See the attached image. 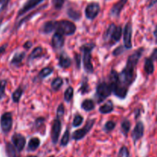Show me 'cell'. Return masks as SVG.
Listing matches in <instances>:
<instances>
[{"instance_id": "6da1fadb", "label": "cell", "mask_w": 157, "mask_h": 157, "mask_svg": "<svg viewBox=\"0 0 157 157\" xmlns=\"http://www.w3.org/2000/svg\"><path fill=\"white\" fill-rule=\"evenodd\" d=\"M144 48H140L127 58V64L121 73L111 70L110 74V84L112 92L120 99H125L128 93L129 87L136 78V69L140 58L144 52Z\"/></svg>"}, {"instance_id": "7a4b0ae2", "label": "cell", "mask_w": 157, "mask_h": 157, "mask_svg": "<svg viewBox=\"0 0 157 157\" xmlns=\"http://www.w3.org/2000/svg\"><path fill=\"white\" fill-rule=\"evenodd\" d=\"M95 47L94 43H87L81 46V49L83 52V65L84 69L87 73H93L94 66L92 64L91 52Z\"/></svg>"}, {"instance_id": "3957f363", "label": "cell", "mask_w": 157, "mask_h": 157, "mask_svg": "<svg viewBox=\"0 0 157 157\" xmlns=\"http://www.w3.org/2000/svg\"><path fill=\"white\" fill-rule=\"evenodd\" d=\"M54 30L63 35H72L76 32L77 27L75 23L68 20H60L53 21Z\"/></svg>"}, {"instance_id": "277c9868", "label": "cell", "mask_w": 157, "mask_h": 157, "mask_svg": "<svg viewBox=\"0 0 157 157\" xmlns=\"http://www.w3.org/2000/svg\"><path fill=\"white\" fill-rule=\"evenodd\" d=\"M112 88L110 83H107L106 82L99 83L98 86H97L96 94H95V98H96L97 103H102L107 97L110 96Z\"/></svg>"}, {"instance_id": "5b68a950", "label": "cell", "mask_w": 157, "mask_h": 157, "mask_svg": "<svg viewBox=\"0 0 157 157\" xmlns=\"http://www.w3.org/2000/svg\"><path fill=\"white\" fill-rule=\"evenodd\" d=\"M95 123V119H88L86 123V124L84 125V127L82 129H77L75 132L72 133V139L74 140H81L91 130V129L93 128L94 125Z\"/></svg>"}, {"instance_id": "8992f818", "label": "cell", "mask_w": 157, "mask_h": 157, "mask_svg": "<svg viewBox=\"0 0 157 157\" xmlns=\"http://www.w3.org/2000/svg\"><path fill=\"white\" fill-rule=\"evenodd\" d=\"M12 122H13V119H12V115L11 112H6L2 115L0 124H1L2 131L5 134L9 133L11 131L12 127Z\"/></svg>"}, {"instance_id": "52a82bcc", "label": "cell", "mask_w": 157, "mask_h": 157, "mask_svg": "<svg viewBox=\"0 0 157 157\" xmlns=\"http://www.w3.org/2000/svg\"><path fill=\"white\" fill-rule=\"evenodd\" d=\"M101 11V7L98 2H90L85 8V16L87 19L93 20L96 18Z\"/></svg>"}, {"instance_id": "ba28073f", "label": "cell", "mask_w": 157, "mask_h": 157, "mask_svg": "<svg viewBox=\"0 0 157 157\" xmlns=\"http://www.w3.org/2000/svg\"><path fill=\"white\" fill-rule=\"evenodd\" d=\"M44 1V0H28V1L23 5L22 7L19 9V11H18V15H17V18H19V17L22 16L23 15H25V13L29 12V11H31L32 9L37 7L38 5L41 4V3Z\"/></svg>"}, {"instance_id": "9c48e42d", "label": "cell", "mask_w": 157, "mask_h": 157, "mask_svg": "<svg viewBox=\"0 0 157 157\" xmlns=\"http://www.w3.org/2000/svg\"><path fill=\"white\" fill-rule=\"evenodd\" d=\"M61 130V122L60 119L56 118L53 121L52 126V132H51V137H52V143L54 144L58 143L59 139V135Z\"/></svg>"}, {"instance_id": "30bf717a", "label": "cell", "mask_w": 157, "mask_h": 157, "mask_svg": "<svg viewBox=\"0 0 157 157\" xmlns=\"http://www.w3.org/2000/svg\"><path fill=\"white\" fill-rule=\"evenodd\" d=\"M132 33H133V27H132L131 22H129L126 24L124 32V43L125 49H130L133 46L131 41Z\"/></svg>"}, {"instance_id": "8fae6325", "label": "cell", "mask_w": 157, "mask_h": 157, "mask_svg": "<svg viewBox=\"0 0 157 157\" xmlns=\"http://www.w3.org/2000/svg\"><path fill=\"white\" fill-rule=\"evenodd\" d=\"M12 141L14 146L18 152H21L25 148L26 143V139L24 135L20 133H15L12 136Z\"/></svg>"}, {"instance_id": "7c38bea8", "label": "cell", "mask_w": 157, "mask_h": 157, "mask_svg": "<svg viewBox=\"0 0 157 157\" xmlns=\"http://www.w3.org/2000/svg\"><path fill=\"white\" fill-rule=\"evenodd\" d=\"M144 125L142 122H137L136 125L135 126L133 132H132V138L135 143L140 139L144 136Z\"/></svg>"}, {"instance_id": "4fadbf2b", "label": "cell", "mask_w": 157, "mask_h": 157, "mask_svg": "<svg viewBox=\"0 0 157 157\" xmlns=\"http://www.w3.org/2000/svg\"><path fill=\"white\" fill-rule=\"evenodd\" d=\"M128 0H119L117 3H115L113 6H112L111 9L110 11V15L112 17H118L121 15V11L123 10L125 5L127 4Z\"/></svg>"}, {"instance_id": "5bb4252c", "label": "cell", "mask_w": 157, "mask_h": 157, "mask_svg": "<svg viewBox=\"0 0 157 157\" xmlns=\"http://www.w3.org/2000/svg\"><path fill=\"white\" fill-rule=\"evenodd\" d=\"M64 44V38L62 34L56 32L52 38V45L54 49H58L63 47Z\"/></svg>"}, {"instance_id": "9a60e30c", "label": "cell", "mask_w": 157, "mask_h": 157, "mask_svg": "<svg viewBox=\"0 0 157 157\" xmlns=\"http://www.w3.org/2000/svg\"><path fill=\"white\" fill-rule=\"evenodd\" d=\"M58 64H59L60 67L64 68H69L71 66V59L70 57L67 55L66 53H61L59 56V61H58Z\"/></svg>"}, {"instance_id": "2e32d148", "label": "cell", "mask_w": 157, "mask_h": 157, "mask_svg": "<svg viewBox=\"0 0 157 157\" xmlns=\"http://www.w3.org/2000/svg\"><path fill=\"white\" fill-rule=\"evenodd\" d=\"M25 56V52H16V53L13 55L12 60H11V65L18 67V66H19L20 65H21V63L22 62V60L24 59Z\"/></svg>"}, {"instance_id": "e0dca14e", "label": "cell", "mask_w": 157, "mask_h": 157, "mask_svg": "<svg viewBox=\"0 0 157 157\" xmlns=\"http://www.w3.org/2000/svg\"><path fill=\"white\" fill-rule=\"evenodd\" d=\"M113 108L114 107H113V102L111 100H109L99 108V112L101 114H108L113 112Z\"/></svg>"}, {"instance_id": "ac0fdd59", "label": "cell", "mask_w": 157, "mask_h": 157, "mask_svg": "<svg viewBox=\"0 0 157 157\" xmlns=\"http://www.w3.org/2000/svg\"><path fill=\"white\" fill-rule=\"evenodd\" d=\"M6 152L8 157H20L17 149L10 143H6Z\"/></svg>"}, {"instance_id": "d6986e66", "label": "cell", "mask_w": 157, "mask_h": 157, "mask_svg": "<svg viewBox=\"0 0 157 157\" xmlns=\"http://www.w3.org/2000/svg\"><path fill=\"white\" fill-rule=\"evenodd\" d=\"M40 144H41V141H40L39 139L37 138V137L31 138L29 142V144H28L27 150L30 151V152L35 151L38 147H39Z\"/></svg>"}, {"instance_id": "ffe728a7", "label": "cell", "mask_w": 157, "mask_h": 157, "mask_svg": "<svg viewBox=\"0 0 157 157\" xmlns=\"http://www.w3.org/2000/svg\"><path fill=\"white\" fill-rule=\"evenodd\" d=\"M44 55V50L41 47L38 46V47L35 48V49L32 50V52H31L30 55L29 57V61H32V60L35 59V58H38L40 57H41Z\"/></svg>"}, {"instance_id": "44dd1931", "label": "cell", "mask_w": 157, "mask_h": 157, "mask_svg": "<svg viewBox=\"0 0 157 157\" xmlns=\"http://www.w3.org/2000/svg\"><path fill=\"white\" fill-rule=\"evenodd\" d=\"M54 31V25L53 21H48L44 22L41 26L40 29V32L42 34H49Z\"/></svg>"}, {"instance_id": "7402d4cb", "label": "cell", "mask_w": 157, "mask_h": 157, "mask_svg": "<svg viewBox=\"0 0 157 157\" xmlns=\"http://www.w3.org/2000/svg\"><path fill=\"white\" fill-rule=\"evenodd\" d=\"M81 109H84V111H87V112H89V111L93 110L95 108V104L94 102L92 99H84V101L82 102L81 105Z\"/></svg>"}, {"instance_id": "603a6c76", "label": "cell", "mask_w": 157, "mask_h": 157, "mask_svg": "<svg viewBox=\"0 0 157 157\" xmlns=\"http://www.w3.org/2000/svg\"><path fill=\"white\" fill-rule=\"evenodd\" d=\"M121 35H122V28L121 26H116L115 29L113 30V34L111 36V42L112 44L114 42H117L121 40Z\"/></svg>"}, {"instance_id": "cb8c5ba5", "label": "cell", "mask_w": 157, "mask_h": 157, "mask_svg": "<svg viewBox=\"0 0 157 157\" xmlns=\"http://www.w3.org/2000/svg\"><path fill=\"white\" fill-rule=\"evenodd\" d=\"M144 70L148 75L153 73L154 72V65L153 61L150 58H146L145 64H144Z\"/></svg>"}, {"instance_id": "d4e9b609", "label": "cell", "mask_w": 157, "mask_h": 157, "mask_svg": "<svg viewBox=\"0 0 157 157\" xmlns=\"http://www.w3.org/2000/svg\"><path fill=\"white\" fill-rule=\"evenodd\" d=\"M116 26H117L114 24V23H111V24L108 26V28H107V31H106L104 35V38L105 41L108 42H111L112 34H113V30L115 29Z\"/></svg>"}, {"instance_id": "484cf974", "label": "cell", "mask_w": 157, "mask_h": 157, "mask_svg": "<svg viewBox=\"0 0 157 157\" xmlns=\"http://www.w3.org/2000/svg\"><path fill=\"white\" fill-rule=\"evenodd\" d=\"M121 132L124 134L125 136H127V134H128L129 131H130V127H131V123H130V120L128 119H124L121 122Z\"/></svg>"}, {"instance_id": "4316f807", "label": "cell", "mask_w": 157, "mask_h": 157, "mask_svg": "<svg viewBox=\"0 0 157 157\" xmlns=\"http://www.w3.org/2000/svg\"><path fill=\"white\" fill-rule=\"evenodd\" d=\"M63 85V79L60 77H57L55 78L53 81L52 82V84H51V87L52 89L55 92H57L60 89V88Z\"/></svg>"}, {"instance_id": "83f0119b", "label": "cell", "mask_w": 157, "mask_h": 157, "mask_svg": "<svg viewBox=\"0 0 157 157\" xmlns=\"http://www.w3.org/2000/svg\"><path fill=\"white\" fill-rule=\"evenodd\" d=\"M23 94V89H21V87H18L15 89V92L12 93V101L14 102L15 103H18V102L20 101L21 99V97Z\"/></svg>"}, {"instance_id": "f1b7e54d", "label": "cell", "mask_w": 157, "mask_h": 157, "mask_svg": "<svg viewBox=\"0 0 157 157\" xmlns=\"http://www.w3.org/2000/svg\"><path fill=\"white\" fill-rule=\"evenodd\" d=\"M52 72H53V69H52V68L45 67L40 71V72L38 73V78H39L40 79H43V78H44L45 77L49 76Z\"/></svg>"}, {"instance_id": "f546056e", "label": "cell", "mask_w": 157, "mask_h": 157, "mask_svg": "<svg viewBox=\"0 0 157 157\" xmlns=\"http://www.w3.org/2000/svg\"><path fill=\"white\" fill-rule=\"evenodd\" d=\"M67 15L68 16L70 17L71 18L74 20H78L81 18V14L79 11L78 10H75V9H69L67 10Z\"/></svg>"}, {"instance_id": "4dcf8cb0", "label": "cell", "mask_w": 157, "mask_h": 157, "mask_svg": "<svg viewBox=\"0 0 157 157\" xmlns=\"http://www.w3.org/2000/svg\"><path fill=\"white\" fill-rule=\"evenodd\" d=\"M73 96H74V89L72 87H71V86H69V87L66 89L65 92H64V100H65L67 103H70V102L71 101L72 99H73Z\"/></svg>"}, {"instance_id": "1f68e13d", "label": "cell", "mask_w": 157, "mask_h": 157, "mask_svg": "<svg viewBox=\"0 0 157 157\" xmlns=\"http://www.w3.org/2000/svg\"><path fill=\"white\" fill-rule=\"evenodd\" d=\"M69 139H70V131L68 129L64 132V135H63L62 138L61 140V146H66L69 143Z\"/></svg>"}, {"instance_id": "d6a6232c", "label": "cell", "mask_w": 157, "mask_h": 157, "mask_svg": "<svg viewBox=\"0 0 157 157\" xmlns=\"http://www.w3.org/2000/svg\"><path fill=\"white\" fill-rule=\"evenodd\" d=\"M7 85V81L5 79L0 80V100L4 98L6 95V88Z\"/></svg>"}, {"instance_id": "836d02e7", "label": "cell", "mask_w": 157, "mask_h": 157, "mask_svg": "<svg viewBox=\"0 0 157 157\" xmlns=\"http://www.w3.org/2000/svg\"><path fill=\"white\" fill-rule=\"evenodd\" d=\"M83 121H84V118L80 114H77V115H75V118H74L72 126L74 127H78V126H80L82 124Z\"/></svg>"}, {"instance_id": "e575fe53", "label": "cell", "mask_w": 157, "mask_h": 157, "mask_svg": "<svg viewBox=\"0 0 157 157\" xmlns=\"http://www.w3.org/2000/svg\"><path fill=\"white\" fill-rule=\"evenodd\" d=\"M116 126V123L113 121H107V123H105L104 126V130L106 132H109L110 131L113 130Z\"/></svg>"}, {"instance_id": "d590c367", "label": "cell", "mask_w": 157, "mask_h": 157, "mask_svg": "<svg viewBox=\"0 0 157 157\" xmlns=\"http://www.w3.org/2000/svg\"><path fill=\"white\" fill-rule=\"evenodd\" d=\"M117 157H130L129 149L126 146H122L120 149Z\"/></svg>"}, {"instance_id": "8d00e7d4", "label": "cell", "mask_w": 157, "mask_h": 157, "mask_svg": "<svg viewBox=\"0 0 157 157\" xmlns=\"http://www.w3.org/2000/svg\"><path fill=\"white\" fill-rule=\"evenodd\" d=\"M65 0H52V5L55 9H61Z\"/></svg>"}, {"instance_id": "74e56055", "label": "cell", "mask_w": 157, "mask_h": 157, "mask_svg": "<svg viewBox=\"0 0 157 157\" xmlns=\"http://www.w3.org/2000/svg\"><path fill=\"white\" fill-rule=\"evenodd\" d=\"M64 115V105L61 103L58 106V109H57V118L61 119L62 118L63 115Z\"/></svg>"}, {"instance_id": "f35d334b", "label": "cell", "mask_w": 157, "mask_h": 157, "mask_svg": "<svg viewBox=\"0 0 157 157\" xmlns=\"http://www.w3.org/2000/svg\"><path fill=\"white\" fill-rule=\"evenodd\" d=\"M88 90H89V86H88V83H87V79H86L85 83H83L82 85H81V89H80V91L82 92V94H84L88 92Z\"/></svg>"}, {"instance_id": "ab89813d", "label": "cell", "mask_w": 157, "mask_h": 157, "mask_svg": "<svg viewBox=\"0 0 157 157\" xmlns=\"http://www.w3.org/2000/svg\"><path fill=\"white\" fill-rule=\"evenodd\" d=\"M123 52H124V48H123V46H119V47L117 48V49L113 51V55H116L117 56V55H121Z\"/></svg>"}, {"instance_id": "60d3db41", "label": "cell", "mask_w": 157, "mask_h": 157, "mask_svg": "<svg viewBox=\"0 0 157 157\" xmlns=\"http://www.w3.org/2000/svg\"><path fill=\"white\" fill-rule=\"evenodd\" d=\"M150 58L153 61H157V48L153 49V52L151 54V56H150Z\"/></svg>"}, {"instance_id": "b9f144b4", "label": "cell", "mask_w": 157, "mask_h": 157, "mask_svg": "<svg viewBox=\"0 0 157 157\" xmlns=\"http://www.w3.org/2000/svg\"><path fill=\"white\" fill-rule=\"evenodd\" d=\"M7 46H8L7 43H6V44H4V45H2V46H0V56H1V55H2L5 52H6Z\"/></svg>"}, {"instance_id": "7bdbcfd3", "label": "cell", "mask_w": 157, "mask_h": 157, "mask_svg": "<svg viewBox=\"0 0 157 157\" xmlns=\"http://www.w3.org/2000/svg\"><path fill=\"white\" fill-rule=\"evenodd\" d=\"M80 58H81V57H80L79 55H78V54H76L75 55V61H76V63H77V67L78 68V69H80V65H81V63H80Z\"/></svg>"}, {"instance_id": "ee69618b", "label": "cell", "mask_w": 157, "mask_h": 157, "mask_svg": "<svg viewBox=\"0 0 157 157\" xmlns=\"http://www.w3.org/2000/svg\"><path fill=\"white\" fill-rule=\"evenodd\" d=\"M9 0H0V4H2L1 11L2 10V9H4V8L6 7V5H7V3L9 2Z\"/></svg>"}, {"instance_id": "f6af8a7d", "label": "cell", "mask_w": 157, "mask_h": 157, "mask_svg": "<svg viewBox=\"0 0 157 157\" xmlns=\"http://www.w3.org/2000/svg\"><path fill=\"white\" fill-rule=\"evenodd\" d=\"M32 42H30V41L26 42L24 44V47L27 49H30V48L32 47Z\"/></svg>"}, {"instance_id": "bcb514c9", "label": "cell", "mask_w": 157, "mask_h": 157, "mask_svg": "<svg viewBox=\"0 0 157 157\" xmlns=\"http://www.w3.org/2000/svg\"><path fill=\"white\" fill-rule=\"evenodd\" d=\"M157 4V0H150V2H149V8H151L152 6H155Z\"/></svg>"}, {"instance_id": "7dc6e473", "label": "cell", "mask_w": 157, "mask_h": 157, "mask_svg": "<svg viewBox=\"0 0 157 157\" xmlns=\"http://www.w3.org/2000/svg\"><path fill=\"white\" fill-rule=\"evenodd\" d=\"M153 34H154L155 39H156V42H157V25H156V28H155V30H154V32H153Z\"/></svg>"}, {"instance_id": "c3c4849f", "label": "cell", "mask_w": 157, "mask_h": 157, "mask_svg": "<svg viewBox=\"0 0 157 157\" xmlns=\"http://www.w3.org/2000/svg\"><path fill=\"white\" fill-rule=\"evenodd\" d=\"M26 157H38L36 155H29V156H26Z\"/></svg>"}, {"instance_id": "681fc988", "label": "cell", "mask_w": 157, "mask_h": 157, "mask_svg": "<svg viewBox=\"0 0 157 157\" xmlns=\"http://www.w3.org/2000/svg\"><path fill=\"white\" fill-rule=\"evenodd\" d=\"M49 157H55V156H54V155H51V156H49Z\"/></svg>"}]
</instances>
